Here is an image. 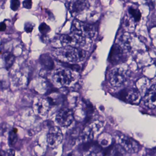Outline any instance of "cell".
Here are the masks:
<instances>
[{
	"label": "cell",
	"instance_id": "19",
	"mask_svg": "<svg viewBox=\"0 0 156 156\" xmlns=\"http://www.w3.org/2000/svg\"><path fill=\"white\" fill-rule=\"evenodd\" d=\"M20 6V0H12L11 2V9L14 11H16L19 9Z\"/></svg>",
	"mask_w": 156,
	"mask_h": 156
},
{
	"label": "cell",
	"instance_id": "18",
	"mask_svg": "<svg viewBox=\"0 0 156 156\" xmlns=\"http://www.w3.org/2000/svg\"><path fill=\"white\" fill-rule=\"evenodd\" d=\"M39 29L43 36L46 35L51 31V28L44 23H43L40 25Z\"/></svg>",
	"mask_w": 156,
	"mask_h": 156
},
{
	"label": "cell",
	"instance_id": "7",
	"mask_svg": "<svg viewBox=\"0 0 156 156\" xmlns=\"http://www.w3.org/2000/svg\"><path fill=\"white\" fill-rule=\"evenodd\" d=\"M119 96L121 100L135 105L139 104L141 98L140 93L138 90L134 88L124 89L119 92Z\"/></svg>",
	"mask_w": 156,
	"mask_h": 156
},
{
	"label": "cell",
	"instance_id": "3",
	"mask_svg": "<svg viewBox=\"0 0 156 156\" xmlns=\"http://www.w3.org/2000/svg\"><path fill=\"white\" fill-rule=\"evenodd\" d=\"M59 41L63 46H70L80 48L85 44V38L75 32L69 34H62L59 37Z\"/></svg>",
	"mask_w": 156,
	"mask_h": 156
},
{
	"label": "cell",
	"instance_id": "13",
	"mask_svg": "<svg viewBox=\"0 0 156 156\" xmlns=\"http://www.w3.org/2000/svg\"><path fill=\"white\" fill-rule=\"evenodd\" d=\"M40 62L45 70L51 71L54 67V62L51 57L48 55L44 54L41 55Z\"/></svg>",
	"mask_w": 156,
	"mask_h": 156
},
{
	"label": "cell",
	"instance_id": "12",
	"mask_svg": "<svg viewBox=\"0 0 156 156\" xmlns=\"http://www.w3.org/2000/svg\"><path fill=\"white\" fill-rule=\"evenodd\" d=\"M143 101L148 108L153 109L156 108V84L149 88L144 96Z\"/></svg>",
	"mask_w": 156,
	"mask_h": 156
},
{
	"label": "cell",
	"instance_id": "5",
	"mask_svg": "<svg viewBox=\"0 0 156 156\" xmlns=\"http://www.w3.org/2000/svg\"><path fill=\"white\" fill-rule=\"evenodd\" d=\"M128 79L126 71L121 68H115L110 71L108 81L110 85L115 87H120L125 84Z\"/></svg>",
	"mask_w": 156,
	"mask_h": 156
},
{
	"label": "cell",
	"instance_id": "16",
	"mask_svg": "<svg viewBox=\"0 0 156 156\" xmlns=\"http://www.w3.org/2000/svg\"><path fill=\"white\" fill-rule=\"evenodd\" d=\"M3 58L5 61V66L7 69H9L14 62L15 57L10 52H6L3 55Z\"/></svg>",
	"mask_w": 156,
	"mask_h": 156
},
{
	"label": "cell",
	"instance_id": "4",
	"mask_svg": "<svg viewBox=\"0 0 156 156\" xmlns=\"http://www.w3.org/2000/svg\"><path fill=\"white\" fill-rule=\"evenodd\" d=\"M72 31L75 32L85 38H93L95 35V27L93 24L77 20L73 21Z\"/></svg>",
	"mask_w": 156,
	"mask_h": 156
},
{
	"label": "cell",
	"instance_id": "14",
	"mask_svg": "<svg viewBox=\"0 0 156 156\" xmlns=\"http://www.w3.org/2000/svg\"><path fill=\"white\" fill-rule=\"evenodd\" d=\"M50 102L48 99H42L37 104V111L40 114H45L48 111Z\"/></svg>",
	"mask_w": 156,
	"mask_h": 156
},
{
	"label": "cell",
	"instance_id": "8",
	"mask_svg": "<svg viewBox=\"0 0 156 156\" xmlns=\"http://www.w3.org/2000/svg\"><path fill=\"white\" fill-rule=\"evenodd\" d=\"M48 145L51 148L58 147L63 140V134L61 129L58 127L51 128L47 136Z\"/></svg>",
	"mask_w": 156,
	"mask_h": 156
},
{
	"label": "cell",
	"instance_id": "11",
	"mask_svg": "<svg viewBox=\"0 0 156 156\" xmlns=\"http://www.w3.org/2000/svg\"><path fill=\"white\" fill-rule=\"evenodd\" d=\"M123 60V49L119 44H114L109 53L108 61L112 64L117 65L120 63Z\"/></svg>",
	"mask_w": 156,
	"mask_h": 156
},
{
	"label": "cell",
	"instance_id": "6",
	"mask_svg": "<svg viewBox=\"0 0 156 156\" xmlns=\"http://www.w3.org/2000/svg\"><path fill=\"white\" fill-rule=\"evenodd\" d=\"M119 144L124 151L128 153H137L140 150L138 142L130 137L125 135L119 136Z\"/></svg>",
	"mask_w": 156,
	"mask_h": 156
},
{
	"label": "cell",
	"instance_id": "9",
	"mask_svg": "<svg viewBox=\"0 0 156 156\" xmlns=\"http://www.w3.org/2000/svg\"><path fill=\"white\" fill-rule=\"evenodd\" d=\"M56 120L62 126H68L73 121V112L71 109L66 108H62L57 113Z\"/></svg>",
	"mask_w": 156,
	"mask_h": 156
},
{
	"label": "cell",
	"instance_id": "21",
	"mask_svg": "<svg viewBox=\"0 0 156 156\" xmlns=\"http://www.w3.org/2000/svg\"><path fill=\"white\" fill-rule=\"evenodd\" d=\"M34 29V26L32 24L30 23H25V27H24V30L25 31L28 33H30L32 32Z\"/></svg>",
	"mask_w": 156,
	"mask_h": 156
},
{
	"label": "cell",
	"instance_id": "22",
	"mask_svg": "<svg viewBox=\"0 0 156 156\" xmlns=\"http://www.w3.org/2000/svg\"><path fill=\"white\" fill-rule=\"evenodd\" d=\"M5 153H6L5 155H9V156H13L15 154V151L13 150L10 149L8 150L7 152H5Z\"/></svg>",
	"mask_w": 156,
	"mask_h": 156
},
{
	"label": "cell",
	"instance_id": "20",
	"mask_svg": "<svg viewBox=\"0 0 156 156\" xmlns=\"http://www.w3.org/2000/svg\"><path fill=\"white\" fill-rule=\"evenodd\" d=\"M23 4V7L25 9H30L32 7V0H24Z\"/></svg>",
	"mask_w": 156,
	"mask_h": 156
},
{
	"label": "cell",
	"instance_id": "2",
	"mask_svg": "<svg viewBox=\"0 0 156 156\" xmlns=\"http://www.w3.org/2000/svg\"><path fill=\"white\" fill-rule=\"evenodd\" d=\"M52 78L54 83L60 87L69 85L74 79L73 75L71 70L66 68H60L55 70Z\"/></svg>",
	"mask_w": 156,
	"mask_h": 156
},
{
	"label": "cell",
	"instance_id": "17",
	"mask_svg": "<svg viewBox=\"0 0 156 156\" xmlns=\"http://www.w3.org/2000/svg\"><path fill=\"white\" fill-rule=\"evenodd\" d=\"M17 132V129L15 128L12 129L10 132L9 137V142L10 146H13L17 142L18 139Z\"/></svg>",
	"mask_w": 156,
	"mask_h": 156
},
{
	"label": "cell",
	"instance_id": "15",
	"mask_svg": "<svg viewBox=\"0 0 156 156\" xmlns=\"http://www.w3.org/2000/svg\"><path fill=\"white\" fill-rule=\"evenodd\" d=\"M128 12L130 17L136 22H138L141 19V14L138 8L135 7H130L129 8Z\"/></svg>",
	"mask_w": 156,
	"mask_h": 156
},
{
	"label": "cell",
	"instance_id": "1",
	"mask_svg": "<svg viewBox=\"0 0 156 156\" xmlns=\"http://www.w3.org/2000/svg\"><path fill=\"white\" fill-rule=\"evenodd\" d=\"M53 55L63 62L75 63L83 61L86 56V52L80 48L66 46L55 49Z\"/></svg>",
	"mask_w": 156,
	"mask_h": 156
},
{
	"label": "cell",
	"instance_id": "10",
	"mask_svg": "<svg viewBox=\"0 0 156 156\" xmlns=\"http://www.w3.org/2000/svg\"><path fill=\"white\" fill-rule=\"evenodd\" d=\"M90 4L88 0H76L71 4L70 10L75 16H79L89 9Z\"/></svg>",
	"mask_w": 156,
	"mask_h": 156
},
{
	"label": "cell",
	"instance_id": "23",
	"mask_svg": "<svg viewBox=\"0 0 156 156\" xmlns=\"http://www.w3.org/2000/svg\"><path fill=\"white\" fill-rule=\"evenodd\" d=\"M7 29V26L4 23L2 22L1 23V27H0V30L1 31H4Z\"/></svg>",
	"mask_w": 156,
	"mask_h": 156
}]
</instances>
